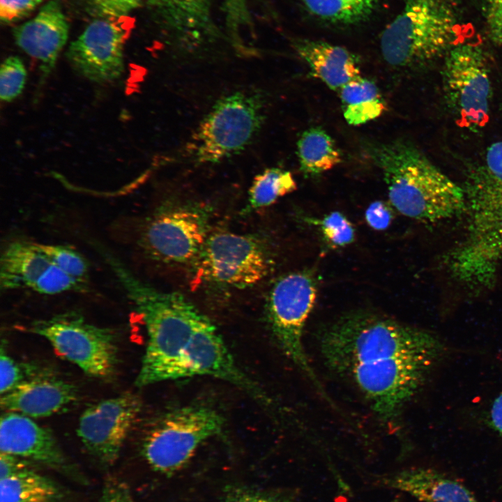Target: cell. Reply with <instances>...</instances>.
<instances>
[{
  "instance_id": "1",
  "label": "cell",
  "mask_w": 502,
  "mask_h": 502,
  "mask_svg": "<svg viewBox=\"0 0 502 502\" xmlns=\"http://www.w3.org/2000/svg\"><path fill=\"white\" fill-rule=\"evenodd\" d=\"M320 348L327 365L349 379L385 422L396 419L445 351L429 332L365 312L330 326Z\"/></svg>"
},
{
  "instance_id": "2",
  "label": "cell",
  "mask_w": 502,
  "mask_h": 502,
  "mask_svg": "<svg viewBox=\"0 0 502 502\" xmlns=\"http://www.w3.org/2000/svg\"><path fill=\"white\" fill-rule=\"evenodd\" d=\"M99 250L146 330L148 341L136 385L189 377L200 342L212 322L183 294L156 289L137 278L116 256Z\"/></svg>"
},
{
  "instance_id": "3",
  "label": "cell",
  "mask_w": 502,
  "mask_h": 502,
  "mask_svg": "<svg viewBox=\"0 0 502 502\" xmlns=\"http://www.w3.org/2000/svg\"><path fill=\"white\" fill-rule=\"evenodd\" d=\"M463 190L467 231L448 257L449 268L465 284L484 287L502 264V141L488 147L469 172Z\"/></svg>"
},
{
  "instance_id": "4",
  "label": "cell",
  "mask_w": 502,
  "mask_h": 502,
  "mask_svg": "<svg viewBox=\"0 0 502 502\" xmlns=\"http://www.w3.org/2000/svg\"><path fill=\"white\" fill-rule=\"evenodd\" d=\"M366 151L383 173L390 204L404 216L433 222L464 210L463 188L412 144L371 143Z\"/></svg>"
},
{
  "instance_id": "5",
  "label": "cell",
  "mask_w": 502,
  "mask_h": 502,
  "mask_svg": "<svg viewBox=\"0 0 502 502\" xmlns=\"http://www.w3.org/2000/svg\"><path fill=\"white\" fill-rule=\"evenodd\" d=\"M457 17L448 0H406L381 33L383 59L393 67L407 68L446 54L458 45Z\"/></svg>"
},
{
  "instance_id": "6",
  "label": "cell",
  "mask_w": 502,
  "mask_h": 502,
  "mask_svg": "<svg viewBox=\"0 0 502 502\" xmlns=\"http://www.w3.org/2000/svg\"><path fill=\"white\" fill-rule=\"evenodd\" d=\"M265 98L257 91H237L219 99L202 119L189 151L199 164L221 162L244 151L259 133Z\"/></svg>"
},
{
  "instance_id": "7",
  "label": "cell",
  "mask_w": 502,
  "mask_h": 502,
  "mask_svg": "<svg viewBox=\"0 0 502 502\" xmlns=\"http://www.w3.org/2000/svg\"><path fill=\"white\" fill-rule=\"evenodd\" d=\"M224 418L204 406L175 409L158 418L146 432L142 453L157 472L170 475L183 467L199 446L221 433Z\"/></svg>"
},
{
  "instance_id": "8",
  "label": "cell",
  "mask_w": 502,
  "mask_h": 502,
  "mask_svg": "<svg viewBox=\"0 0 502 502\" xmlns=\"http://www.w3.org/2000/svg\"><path fill=\"white\" fill-rule=\"evenodd\" d=\"M29 330L45 338L61 356L91 376L108 379L116 374V338L110 328L90 324L79 314L68 312L35 321Z\"/></svg>"
},
{
  "instance_id": "9",
  "label": "cell",
  "mask_w": 502,
  "mask_h": 502,
  "mask_svg": "<svg viewBox=\"0 0 502 502\" xmlns=\"http://www.w3.org/2000/svg\"><path fill=\"white\" fill-rule=\"evenodd\" d=\"M317 293V280L311 272L290 273L273 286L266 309L268 324L280 349L323 393L303 344L304 326L314 305Z\"/></svg>"
},
{
  "instance_id": "10",
  "label": "cell",
  "mask_w": 502,
  "mask_h": 502,
  "mask_svg": "<svg viewBox=\"0 0 502 502\" xmlns=\"http://www.w3.org/2000/svg\"><path fill=\"white\" fill-rule=\"evenodd\" d=\"M443 84L446 101L464 126H485L489 113L492 87L487 59L476 45L461 43L446 54Z\"/></svg>"
},
{
  "instance_id": "11",
  "label": "cell",
  "mask_w": 502,
  "mask_h": 502,
  "mask_svg": "<svg viewBox=\"0 0 502 502\" xmlns=\"http://www.w3.org/2000/svg\"><path fill=\"white\" fill-rule=\"evenodd\" d=\"M195 261L203 280L236 289L256 284L268 269L266 252L257 238L231 232L208 235Z\"/></svg>"
},
{
  "instance_id": "12",
  "label": "cell",
  "mask_w": 502,
  "mask_h": 502,
  "mask_svg": "<svg viewBox=\"0 0 502 502\" xmlns=\"http://www.w3.org/2000/svg\"><path fill=\"white\" fill-rule=\"evenodd\" d=\"M206 215L191 207L161 209L142 229L139 244L151 259L167 264L195 261L208 238Z\"/></svg>"
},
{
  "instance_id": "13",
  "label": "cell",
  "mask_w": 502,
  "mask_h": 502,
  "mask_svg": "<svg viewBox=\"0 0 502 502\" xmlns=\"http://www.w3.org/2000/svg\"><path fill=\"white\" fill-rule=\"evenodd\" d=\"M141 408L139 398L128 392L93 404L79 417L77 436L91 455L101 464L112 466Z\"/></svg>"
},
{
  "instance_id": "14",
  "label": "cell",
  "mask_w": 502,
  "mask_h": 502,
  "mask_svg": "<svg viewBox=\"0 0 502 502\" xmlns=\"http://www.w3.org/2000/svg\"><path fill=\"white\" fill-rule=\"evenodd\" d=\"M126 38L127 31L117 19H98L70 43L67 58L84 78L99 84L111 82L123 73Z\"/></svg>"
},
{
  "instance_id": "15",
  "label": "cell",
  "mask_w": 502,
  "mask_h": 502,
  "mask_svg": "<svg viewBox=\"0 0 502 502\" xmlns=\"http://www.w3.org/2000/svg\"><path fill=\"white\" fill-rule=\"evenodd\" d=\"M0 451L42 464L78 481H84L67 459L51 430L26 416L10 411L0 422Z\"/></svg>"
},
{
  "instance_id": "16",
  "label": "cell",
  "mask_w": 502,
  "mask_h": 502,
  "mask_svg": "<svg viewBox=\"0 0 502 502\" xmlns=\"http://www.w3.org/2000/svg\"><path fill=\"white\" fill-rule=\"evenodd\" d=\"M68 33V23L59 0L48 1L33 19L13 29L17 45L38 63L40 86L54 70Z\"/></svg>"
},
{
  "instance_id": "17",
  "label": "cell",
  "mask_w": 502,
  "mask_h": 502,
  "mask_svg": "<svg viewBox=\"0 0 502 502\" xmlns=\"http://www.w3.org/2000/svg\"><path fill=\"white\" fill-rule=\"evenodd\" d=\"M77 397L75 386L50 374L24 381L1 395L0 404L6 411L43 418L61 411Z\"/></svg>"
},
{
  "instance_id": "18",
  "label": "cell",
  "mask_w": 502,
  "mask_h": 502,
  "mask_svg": "<svg viewBox=\"0 0 502 502\" xmlns=\"http://www.w3.org/2000/svg\"><path fill=\"white\" fill-rule=\"evenodd\" d=\"M380 482L421 502H480L463 484L431 468L402 470L383 476Z\"/></svg>"
},
{
  "instance_id": "19",
  "label": "cell",
  "mask_w": 502,
  "mask_h": 502,
  "mask_svg": "<svg viewBox=\"0 0 502 502\" xmlns=\"http://www.w3.org/2000/svg\"><path fill=\"white\" fill-rule=\"evenodd\" d=\"M294 45L312 76L332 90L339 91L360 76L356 57L343 47L307 39L296 40Z\"/></svg>"
},
{
  "instance_id": "20",
  "label": "cell",
  "mask_w": 502,
  "mask_h": 502,
  "mask_svg": "<svg viewBox=\"0 0 502 502\" xmlns=\"http://www.w3.org/2000/svg\"><path fill=\"white\" fill-rule=\"evenodd\" d=\"M52 265L38 243L13 241L6 246L1 255V289L33 290Z\"/></svg>"
},
{
  "instance_id": "21",
  "label": "cell",
  "mask_w": 502,
  "mask_h": 502,
  "mask_svg": "<svg viewBox=\"0 0 502 502\" xmlns=\"http://www.w3.org/2000/svg\"><path fill=\"white\" fill-rule=\"evenodd\" d=\"M62 487L31 466L0 479V502H59Z\"/></svg>"
},
{
  "instance_id": "22",
  "label": "cell",
  "mask_w": 502,
  "mask_h": 502,
  "mask_svg": "<svg viewBox=\"0 0 502 502\" xmlns=\"http://www.w3.org/2000/svg\"><path fill=\"white\" fill-rule=\"evenodd\" d=\"M173 29L192 40L202 38L211 30V0H148Z\"/></svg>"
},
{
  "instance_id": "23",
  "label": "cell",
  "mask_w": 502,
  "mask_h": 502,
  "mask_svg": "<svg viewBox=\"0 0 502 502\" xmlns=\"http://www.w3.org/2000/svg\"><path fill=\"white\" fill-rule=\"evenodd\" d=\"M343 116L351 126H360L379 117L386 109L376 84L361 76L339 91Z\"/></svg>"
},
{
  "instance_id": "24",
  "label": "cell",
  "mask_w": 502,
  "mask_h": 502,
  "mask_svg": "<svg viewBox=\"0 0 502 502\" xmlns=\"http://www.w3.org/2000/svg\"><path fill=\"white\" fill-rule=\"evenodd\" d=\"M300 170L305 176H318L337 165L340 151L333 139L322 128L305 130L296 143Z\"/></svg>"
},
{
  "instance_id": "25",
  "label": "cell",
  "mask_w": 502,
  "mask_h": 502,
  "mask_svg": "<svg viewBox=\"0 0 502 502\" xmlns=\"http://www.w3.org/2000/svg\"><path fill=\"white\" fill-rule=\"evenodd\" d=\"M313 16L330 23L353 24L367 20L379 0H301Z\"/></svg>"
},
{
  "instance_id": "26",
  "label": "cell",
  "mask_w": 502,
  "mask_h": 502,
  "mask_svg": "<svg viewBox=\"0 0 502 502\" xmlns=\"http://www.w3.org/2000/svg\"><path fill=\"white\" fill-rule=\"evenodd\" d=\"M291 173L278 167L264 169L253 178L248 191V208L259 209L273 204L296 189Z\"/></svg>"
},
{
  "instance_id": "27",
  "label": "cell",
  "mask_w": 502,
  "mask_h": 502,
  "mask_svg": "<svg viewBox=\"0 0 502 502\" xmlns=\"http://www.w3.org/2000/svg\"><path fill=\"white\" fill-rule=\"evenodd\" d=\"M51 372L35 364L20 363L10 356L1 345L0 354V392L3 395L33 378Z\"/></svg>"
},
{
  "instance_id": "28",
  "label": "cell",
  "mask_w": 502,
  "mask_h": 502,
  "mask_svg": "<svg viewBox=\"0 0 502 502\" xmlns=\"http://www.w3.org/2000/svg\"><path fill=\"white\" fill-rule=\"evenodd\" d=\"M39 245L54 264L79 282L86 284L89 275V264L82 254L68 245L42 243H39Z\"/></svg>"
},
{
  "instance_id": "29",
  "label": "cell",
  "mask_w": 502,
  "mask_h": 502,
  "mask_svg": "<svg viewBox=\"0 0 502 502\" xmlns=\"http://www.w3.org/2000/svg\"><path fill=\"white\" fill-rule=\"evenodd\" d=\"M27 78V71L22 60L17 56H10L2 63L0 70V98L10 102L23 91Z\"/></svg>"
},
{
  "instance_id": "30",
  "label": "cell",
  "mask_w": 502,
  "mask_h": 502,
  "mask_svg": "<svg viewBox=\"0 0 502 502\" xmlns=\"http://www.w3.org/2000/svg\"><path fill=\"white\" fill-rule=\"evenodd\" d=\"M311 222L319 226L324 239L333 248L345 246L354 239L351 223L340 212H332L321 220Z\"/></svg>"
},
{
  "instance_id": "31",
  "label": "cell",
  "mask_w": 502,
  "mask_h": 502,
  "mask_svg": "<svg viewBox=\"0 0 502 502\" xmlns=\"http://www.w3.org/2000/svg\"><path fill=\"white\" fill-rule=\"evenodd\" d=\"M221 502H291L280 493L257 490L244 486H230L225 490Z\"/></svg>"
},
{
  "instance_id": "32",
  "label": "cell",
  "mask_w": 502,
  "mask_h": 502,
  "mask_svg": "<svg viewBox=\"0 0 502 502\" xmlns=\"http://www.w3.org/2000/svg\"><path fill=\"white\" fill-rule=\"evenodd\" d=\"M482 10L489 38L502 45V0H484Z\"/></svg>"
},
{
  "instance_id": "33",
  "label": "cell",
  "mask_w": 502,
  "mask_h": 502,
  "mask_svg": "<svg viewBox=\"0 0 502 502\" xmlns=\"http://www.w3.org/2000/svg\"><path fill=\"white\" fill-rule=\"evenodd\" d=\"M98 502H135L129 485L123 480L108 476L105 478Z\"/></svg>"
},
{
  "instance_id": "34",
  "label": "cell",
  "mask_w": 502,
  "mask_h": 502,
  "mask_svg": "<svg viewBox=\"0 0 502 502\" xmlns=\"http://www.w3.org/2000/svg\"><path fill=\"white\" fill-rule=\"evenodd\" d=\"M141 0H93L96 10L106 17L117 19L130 14Z\"/></svg>"
},
{
  "instance_id": "35",
  "label": "cell",
  "mask_w": 502,
  "mask_h": 502,
  "mask_svg": "<svg viewBox=\"0 0 502 502\" xmlns=\"http://www.w3.org/2000/svg\"><path fill=\"white\" fill-rule=\"evenodd\" d=\"M40 2L36 0H0L2 21L13 22L27 15Z\"/></svg>"
},
{
  "instance_id": "36",
  "label": "cell",
  "mask_w": 502,
  "mask_h": 502,
  "mask_svg": "<svg viewBox=\"0 0 502 502\" xmlns=\"http://www.w3.org/2000/svg\"><path fill=\"white\" fill-rule=\"evenodd\" d=\"M365 219L372 229L383 230L390 225L393 219V213L385 202L376 201L367 207Z\"/></svg>"
},
{
  "instance_id": "37",
  "label": "cell",
  "mask_w": 502,
  "mask_h": 502,
  "mask_svg": "<svg viewBox=\"0 0 502 502\" xmlns=\"http://www.w3.org/2000/svg\"><path fill=\"white\" fill-rule=\"evenodd\" d=\"M488 424L502 436V392L494 400L488 413Z\"/></svg>"
},
{
  "instance_id": "38",
  "label": "cell",
  "mask_w": 502,
  "mask_h": 502,
  "mask_svg": "<svg viewBox=\"0 0 502 502\" xmlns=\"http://www.w3.org/2000/svg\"><path fill=\"white\" fill-rule=\"evenodd\" d=\"M36 1H38V2L40 3L43 0H36Z\"/></svg>"
}]
</instances>
